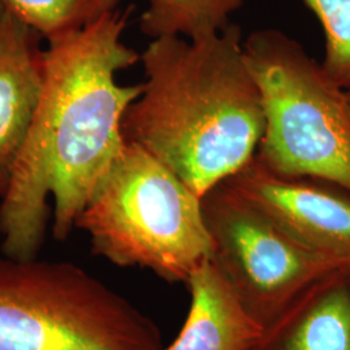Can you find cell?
<instances>
[{
  "instance_id": "13",
  "label": "cell",
  "mask_w": 350,
  "mask_h": 350,
  "mask_svg": "<svg viewBox=\"0 0 350 350\" xmlns=\"http://www.w3.org/2000/svg\"><path fill=\"white\" fill-rule=\"evenodd\" d=\"M325 30L322 68L338 88L350 91V0H302Z\"/></svg>"
},
{
  "instance_id": "10",
  "label": "cell",
  "mask_w": 350,
  "mask_h": 350,
  "mask_svg": "<svg viewBox=\"0 0 350 350\" xmlns=\"http://www.w3.org/2000/svg\"><path fill=\"white\" fill-rule=\"evenodd\" d=\"M191 304L174 341L163 350H248L262 327L244 310L209 260L189 276Z\"/></svg>"
},
{
  "instance_id": "11",
  "label": "cell",
  "mask_w": 350,
  "mask_h": 350,
  "mask_svg": "<svg viewBox=\"0 0 350 350\" xmlns=\"http://www.w3.org/2000/svg\"><path fill=\"white\" fill-rule=\"evenodd\" d=\"M245 0H148L142 31L154 39L167 36L196 39L224 30Z\"/></svg>"
},
{
  "instance_id": "12",
  "label": "cell",
  "mask_w": 350,
  "mask_h": 350,
  "mask_svg": "<svg viewBox=\"0 0 350 350\" xmlns=\"http://www.w3.org/2000/svg\"><path fill=\"white\" fill-rule=\"evenodd\" d=\"M21 23L47 42L77 33L104 14L118 10L121 0H0Z\"/></svg>"
},
{
  "instance_id": "3",
  "label": "cell",
  "mask_w": 350,
  "mask_h": 350,
  "mask_svg": "<svg viewBox=\"0 0 350 350\" xmlns=\"http://www.w3.org/2000/svg\"><path fill=\"white\" fill-rule=\"evenodd\" d=\"M75 228L88 234L95 254L120 267L150 270L167 283L186 284L213 257L202 199L129 142Z\"/></svg>"
},
{
  "instance_id": "14",
  "label": "cell",
  "mask_w": 350,
  "mask_h": 350,
  "mask_svg": "<svg viewBox=\"0 0 350 350\" xmlns=\"http://www.w3.org/2000/svg\"><path fill=\"white\" fill-rule=\"evenodd\" d=\"M347 95H348V101H349V109H350V91H347Z\"/></svg>"
},
{
  "instance_id": "9",
  "label": "cell",
  "mask_w": 350,
  "mask_h": 350,
  "mask_svg": "<svg viewBox=\"0 0 350 350\" xmlns=\"http://www.w3.org/2000/svg\"><path fill=\"white\" fill-rule=\"evenodd\" d=\"M248 350H350L349 270L306 288Z\"/></svg>"
},
{
  "instance_id": "7",
  "label": "cell",
  "mask_w": 350,
  "mask_h": 350,
  "mask_svg": "<svg viewBox=\"0 0 350 350\" xmlns=\"http://www.w3.org/2000/svg\"><path fill=\"white\" fill-rule=\"evenodd\" d=\"M314 252L350 270V192L312 178H283L254 159L224 182Z\"/></svg>"
},
{
  "instance_id": "8",
  "label": "cell",
  "mask_w": 350,
  "mask_h": 350,
  "mask_svg": "<svg viewBox=\"0 0 350 350\" xmlns=\"http://www.w3.org/2000/svg\"><path fill=\"white\" fill-rule=\"evenodd\" d=\"M34 30L0 1V198L33 125L44 85V50Z\"/></svg>"
},
{
  "instance_id": "2",
  "label": "cell",
  "mask_w": 350,
  "mask_h": 350,
  "mask_svg": "<svg viewBox=\"0 0 350 350\" xmlns=\"http://www.w3.org/2000/svg\"><path fill=\"white\" fill-rule=\"evenodd\" d=\"M146 81L124 117L126 142L167 166L201 199L254 159L266 117L240 26L206 37L154 38Z\"/></svg>"
},
{
  "instance_id": "6",
  "label": "cell",
  "mask_w": 350,
  "mask_h": 350,
  "mask_svg": "<svg viewBox=\"0 0 350 350\" xmlns=\"http://www.w3.org/2000/svg\"><path fill=\"white\" fill-rule=\"evenodd\" d=\"M202 212L213 262L262 328L317 280L348 270L302 244L225 183L202 198Z\"/></svg>"
},
{
  "instance_id": "5",
  "label": "cell",
  "mask_w": 350,
  "mask_h": 350,
  "mask_svg": "<svg viewBox=\"0 0 350 350\" xmlns=\"http://www.w3.org/2000/svg\"><path fill=\"white\" fill-rule=\"evenodd\" d=\"M0 350H163L156 323L72 262L0 254Z\"/></svg>"
},
{
  "instance_id": "1",
  "label": "cell",
  "mask_w": 350,
  "mask_h": 350,
  "mask_svg": "<svg viewBox=\"0 0 350 350\" xmlns=\"http://www.w3.org/2000/svg\"><path fill=\"white\" fill-rule=\"evenodd\" d=\"M130 12L116 10L47 42L37 113L0 198L4 254L37 258L46 237L49 198L53 237L68 238L125 148L124 117L143 91L142 83L117 82L120 72L140 62L122 40Z\"/></svg>"
},
{
  "instance_id": "4",
  "label": "cell",
  "mask_w": 350,
  "mask_h": 350,
  "mask_svg": "<svg viewBox=\"0 0 350 350\" xmlns=\"http://www.w3.org/2000/svg\"><path fill=\"white\" fill-rule=\"evenodd\" d=\"M244 52L266 117L258 163L278 176L325 180L350 192L347 91L297 40L279 30L252 33Z\"/></svg>"
}]
</instances>
